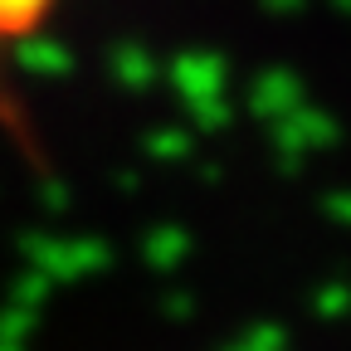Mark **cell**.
<instances>
[{
	"instance_id": "6da1fadb",
	"label": "cell",
	"mask_w": 351,
	"mask_h": 351,
	"mask_svg": "<svg viewBox=\"0 0 351 351\" xmlns=\"http://www.w3.org/2000/svg\"><path fill=\"white\" fill-rule=\"evenodd\" d=\"M49 0H0V39H25L44 25Z\"/></svg>"
}]
</instances>
